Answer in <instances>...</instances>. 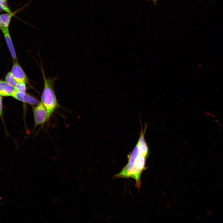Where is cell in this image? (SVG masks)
Returning a JSON list of instances; mask_svg holds the SVG:
<instances>
[{
  "label": "cell",
  "mask_w": 223,
  "mask_h": 223,
  "mask_svg": "<svg viewBox=\"0 0 223 223\" xmlns=\"http://www.w3.org/2000/svg\"><path fill=\"white\" fill-rule=\"evenodd\" d=\"M42 69L44 86L41 101L45 107L50 117L54 110L59 106V104L54 89V79L46 78Z\"/></svg>",
  "instance_id": "obj_2"
},
{
  "label": "cell",
  "mask_w": 223,
  "mask_h": 223,
  "mask_svg": "<svg viewBox=\"0 0 223 223\" xmlns=\"http://www.w3.org/2000/svg\"><path fill=\"white\" fill-rule=\"evenodd\" d=\"M11 72L17 82H28V78L24 71L18 62L13 63Z\"/></svg>",
  "instance_id": "obj_4"
},
{
  "label": "cell",
  "mask_w": 223,
  "mask_h": 223,
  "mask_svg": "<svg viewBox=\"0 0 223 223\" xmlns=\"http://www.w3.org/2000/svg\"><path fill=\"white\" fill-rule=\"evenodd\" d=\"M33 108V113L35 126L44 124L49 119L46 109L41 102Z\"/></svg>",
  "instance_id": "obj_3"
},
{
  "label": "cell",
  "mask_w": 223,
  "mask_h": 223,
  "mask_svg": "<svg viewBox=\"0 0 223 223\" xmlns=\"http://www.w3.org/2000/svg\"><path fill=\"white\" fill-rule=\"evenodd\" d=\"M0 29H1V27H0Z\"/></svg>",
  "instance_id": "obj_14"
},
{
  "label": "cell",
  "mask_w": 223,
  "mask_h": 223,
  "mask_svg": "<svg viewBox=\"0 0 223 223\" xmlns=\"http://www.w3.org/2000/svg\"><path fill=\"white\" fill-rule=\"evenodd\" d=\"M148 155L141 153L137 144L131 153L128 156L127 164L118 173L114 175L116 178H132L136 182L135 186L138 189L141 186V177L146 169V159Z\"/></svg>",
  "instance_id": "obj_1"
},
{
  "label": "cell",
  "mask_w": 223,
  "mask_h": 223,
  "mask_svg": "<svg viewBox=\"0 0 223 223\" xmlns=\"http://www.w3.org/2000/svg\"><path fill=\"white\" fill-rule=\"evenodd\" d=\"M154 3H155L156 1V0H153Z\"/></svg>",
  "instance_id": "obj_12"
},
{
  "label": "cell",
  "mask_w": 223,
  "mask_h": 223,
  "mask_svg": "<svg viewBox=\"0 0 223 223\" xmlns=\"http://www.w3.org/2000/svg\"><path fill=\"white\" fill-rule=\"evenodd\" d=\"M1 198H2L0 197V199H1Z\"/></svg>",
  "instance_id": "obj_13"
},
{
  "label": "cell",
  "mask_w": 223,
  "mask_h": 223,
  "mask_svg": "<svg viewBox=\"0 0 223 223\" xmlns=\"http://www.w3.org/2000/svg\"><path fill=\"white\" fill-rule=\"evenodd\" d=\"M5 80L7 83L15 87L17 83V82L15 80L11 72H9L7 73L6 76Z\"/></svg>",
  "instance_id": "obj_9"
},
{
  "label": "cell",
  "mask_w": 223,
  "mask_h": 223,
  "mask_svg": "<svg viewBox=\"0 0 223 223\" xmlns=\"http://www.w3.org/2000/svg\"><path fill=\"white\" fill-rule=\"evenodd\" d=\"M15 88L16 91L26 93V87L25 82H17Z\"/></svg>",
  "instance_id": "obj_11"
},
{
  "label": "cell",
  "mask_w": 223,
  "mask_h": 223,
  "mask_svg": "<svg viewBox=\"0 0 223 223\" xmlns=\"http://www.w3.org/2000/svg\"><path fill=\"white\" fill-rule=\"evenodd\" d=\"M16 91L15 88L6 81H0V95L3 96H13Z\"/></svg>",
  "instance_id": "obj_8"
},
{
  "label": "cell",
  "mask_w": 223,
  "mask_h": 223,
  "mask_svg": "<svg viewBox=\"0 0 223 223\" xmlns=\"http://www.w3.org/2000/svg\"><path fill=\"white\" fill-rule=\"evenodd\" d=\"M0 11H4L8 13H12L7 4V0H0Z\"/></svg>",
  "instance_id": "obj_10"
},
{
  "label": "cell",
  "mask_w": 223,
  "mask_h": 223,
  "mask_svg": "<svg viewBox=\"0 0 223 223\" xmlns=\"http://www.w3.org/2000/svg\"><path fill=\"white\" fill-rule=\"evenodd\" d=\"M32 0H30L29 2H28L23 7L18 10L17 11H15L12 13H7L0 15V26L1 29L2 28H9L11 18L17 12L22 10V9L24 7H26L28 5V3Z\"/></svg>",
  "instance_id": "obj_7"
},
{
  "label": "cell",
  "mask_w": 223,
  "mask_h": 223,
  "mask_svg": "<svg viewBox=\"0 0 223 223\" xmlns=\"http://www.w3.org/2000/svg\"><path fill=\"white\" fill-rule=\"evenodd\" d=\"M1 30L3 34L7 45L12 57L13 62H17L16 54L10 35L9 28H2Z\"/></svg>",
  "instance_id": "obj_5"
},
{
  "label": "cell",
  "mask_w": 223,
  "mask_h": 223,
  "mask_svg": "<svg viewBox=\"0 0 223 223\" xmlns=\"http://www.w3.org/2000/svg\"><path fill=\"white\" fill-rule=\"evenodd\" d=\"M13 97L17 100L32 105H37L39 103L35 98L26 93L16 91Z\"/></svg>",
  "instance_id": "obj_6"
}]
</instances>
